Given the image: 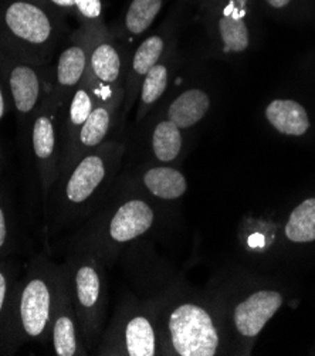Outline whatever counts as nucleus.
<instances>
[{
    "label": "nucleus",
    "instance_id": "f8f14e48",
    "mask_svg": "<svg viewBox=\"0 0 315 356\" xmlns=\"http://www.w3.org/2000/svg\"><path fill=\"white\" fill-rule=\"evenodd\" d=\"M90 57V33L79 27L70 35L63 50L58 53L54 76L51 79V92L57 101L64 105L73 91L83 81L88 67Z\"/></svg>",
    "mask_w": 315,
    "mask_h": 356
},
{
    "label": "nucleus",
    "instance_id": "b1692460",
    "mask_svg": "<svg viewBox=\"0 0 315 356\" xmlns=\"http://www.w3.org/2000/svg\"><path fill=\"white\" fill-rule=\"evenodd\" d=\"M64 16H73L90 34L110 30L104 19V0H46Z\"/></svg>",
    "mask_w": 315,
    "mask_h": 356
},
{
    "label": "nucleus",
    "instance_id": "4468645a",
    "mask_svg": "<svg viewBox=\"0 0 315 356\" xmlns=\"http://www.w3.org/2000/svg\"><path fill=\"white\" fill-rule=\"evenodd\" d=\"M117 111L118 110L114 108V106L95 104L94 110L91 111L88 120L86 121V124L83 125L77 136L73 149L70 151V154L61 161L58 182L86 154L98 148L99 145L104 144L105 140H107L114 127Z\"/></svg>",
    "mask_w": 315,
    "mask_h": 356
},
{
    "label": "nucleus",
    "instance_id": "412c9836",
    "mask_svg": "<svg viewBox=\"0 0 315 356\" xmlns=\"http://www.w3.org/2000/svg\"><path fill=\"white\" fill-rule=\"evenodd\" d=\"M169 0H127L115 31L120 38L136 39L147 33Z\"/></svg>",
    "mask_w": 315,
    "mask_h": 356
},
{
    "label": "nucleus",
    "instance_id": "c85d7f7f",
    "mask_svg": "<svg viewBox=\"0 0 315 356\" xmlns=\"http://www.w3.org/2000/svg\"><path fill=\"white\" fill-rule=\"evenodd\" d=\"M8 98H9V94H8L5 81H3L2 76H0V124H2V121L8 113Z\"/></svg>",
    "mask_w": 315,
    "mask_h": 356
},
{
    "label": "nucleus",
    "instance_id": "5701e85b",
    "mask_svg": "<svg viewBox=\"0 0 315 356\" xmlns=\"http://www.w3.org/2000/svg\"><path fill=\"white\" fill-rule=\"evenodd\" d=\"M143 184L147 191L162 200L181 199L188 191L185 175L170 165H156L144 170Z\"/></svg>",
    "mask_w": 315,
    "mask_h": 356
},
{
    "label": "nucleus",
    "instance_id": "1a4fd4ad",
    "mask_svg": "<svg viewBox=\"0 0 315 356\" xmlns=\"http://www.w3.org/2000/svg\"><path fill=\"white\" fill-rule=\"evenodd\" d=\"M210 39L222 54H241L252 44L250 0H213L200 9Z\"/></svg>",
    "mask_w": 315,
    "mask_h": 356
},
{
    "label": "nucleus",
    "instance_id": "20e7f679",
    "mask_svg": "<svg viewBox=\"0 0 315 356\" xmlns=\"http://www.w3.org/2000/svg\"><path fill=\"white\" fill-rule=\"evenodd\" d=\"M65 264L80 337L86 349L90 350L99 339L107 305L104 270L97 256L90 252L76 253Z\"/></svg>",
    "mask_w": 315,
    "mask_h": 356
},
{
    "label": "nucleus",
    "instance_id": "c756f323",
    "mask_svg": "<svg viewBox=\"0 0 315 356\" xmlns=\"http://www.w3.org/2000/svg\"><path fill=\"white\" fill-rule=\"evenodd\" d=\"M189 2H192V3H196V5L199 6V9H202V8H204L206 5L212 3L213 0H189Z\"/></svg>",
    "mask_w": 315,
    "mask_h": 356
},
{
    "label": "nucleus",
    "instance_id": "9d476101",
    "mask_svg": "<svg viewBox=\"0 0 315 356\" xmlns=\"http://www.w3.org/2000/svg\"><path fill=\"white\" fill-rule=\"evenodd\" d=\"M155 223V211L144 199H128L122 202L113 215L105 222L104 227L95 232L91 240L92 248H113L124 245L148 233ZM98 252V254L101 253Z\"/></svg>",
    "mask_w": 315,
    "mask_h": 356
},
{
    "label": "nucleus",
    "instance_id": "4be33fe9",
    "mask_svg": "<svg viewBox=\"0 0 315 356\" xmlns=\"http://www.w3.org/2000/svg\"><path fill=\"white\" fill-rule=\"evenodd\" d=\"M173 63H175V49L172 46L166 51V54L159 60V63L155 64L148 71V74L144 77L138 94V98H139L138 110H136L138 121H143L166 92Z\"/></svg>",
    "mask_w": 315,
    "mask_h": 356
},
{
    "label": "nucleus",
    "instance_id": "f257e3e1",
    "mask_svg": "<svg viewBox=\"0 0 315 356\" xmlns=\"http://www.w3.org/2000/svg\"><path fill=\"white\" fill-rule=\"evenodd\" d=\"M68 38L65 16L46 0H0V42L22 58L46 67Z\"/></svg>",
    "mask_w": 315,
    "mask_h": 356
},
{
    "label": "nucleus",
    "instance_id": "6e6552de",
    "mask_svg": "<svg viewBox=\"0 0 315 356\" xmlns=\"http://www.w3.org/2000/svg\"><path fill=\"white\" fill-rule=\"evenodd\" d=\"M61 104L51 90L30 124V142L45 197L58 182L63 155Z\"/></svg>",
    "mask_w": 315,
    "mask_h": 356
},
{
    "label": "nucleus",
    "instance_id": "0eeeda50",
    "mask_svg": "<svg viewBox=\"0 0 315 356\" xmlns=\"http://www.w3.org/2000/svg\"><path fill=\"white\" fill-rule=\"evenodd\" d=\"M127 65L111 30L90 34L88 67L83 81L95 104L120 108L125 99Z\"/></svg>",
    "mask_w": 315,
    "mask_h": 356
},
{
    "label": "nucleus",
    "instance_id": "393cba45",
    "mask_svg": "<svg viewBox=\"0 0 315 356\" xmlns=\"http://www.w3.org/2000/svg\"><path fill=\"white\" fill-rule=\"evenodd\" d=\"M184 131L168 118L159 120L151 132V151L155 159L169 165L178 161L184 151Z\"/></svg>",
    "mask_w": 315,
    "mask_h": 356
},
{
    "label": "nucleus",
    "instance_id": "cd10ccee",
    "mask_svg": "<svg viewBox=\"0 0 315 356\" xmlns=\"http://www.w3.org/2000/svg\"><path fill=\"white\" fill-rule=\"evenodd\" d=\"M9 250V220L5 210V204L0 196V259Z\"/></svg>",
    "mask_w": 315,
    "mask_h": 356
},
{
    "label": "nucleus",
    "instance_id": "f03ea898",
    "mask_svg": "<svg viewBox=\"0 0 315 356\" xmlns=\"http://www.w3.org/2000/svg\"><path fill=\"white\" fill-rule=\"evenodd\" d=\"M125 148L120 142L105 140L86 154L60 184V215L63 220L79 219L90 210L115 175Z\"/></svg>",
    "mask_w": 315,
    "mask_h": 356
},
{
    "label": "nucleus",
    "instance_id": "f3484780",
    "mask_svg": "<svg viewBox=\"0 0 315 356\" xmlns=\"http://www.w3.org/2000/svg\"><path fill=\"white\" fill-rule=\"evenodd\" d=\"M94 97L91 95L84 81L79 84V87L73 91L72 97L61 106V161L73 149L77 136L83 125L88 120L91 111L94 110Z\"/></svg>",
    "mask_w": 315,
    "mask_h": 356
},
{
    "label": "nucleus",
    "instance_id": "7ed1b4c3",
    "mask_svg": "<svg viewBox=\"0 0 315 356\" xmlns=\"http://www.w3.org/2000/svg\"><path fill=\"white\" fill-rule=\"evenodd\" d=\"M61 266L46 257L31 261L27 273L17 282L16 318L22 341L50 342L51 318L58 293Z\"/></svg>",
    "mask_w": 315,
    "mask_h": 356
},
{
    "label": "nucleus",
    "instance_id": "6ab92c4d",
    "mask_svg": "<svg viewBox=\"0 0 315 356\" xmlns=\"http://www.w3.org/2000/svg\"><path fill=\"white\" fill-rule=\"evenodd\" d=\"M264 117L278 134L284 136H304L311 121L307 110L296 99L277 98L267 104Z\"/></svg>",
    "mask_w": 315,
    "mask_h": 356
},
{
    "label": "nucleus",
    "instance_id": "39448f33",
    "mask_svg": "<svg viewBox=\"0 0 315 356\" xmlns=\"http://www.w3.org/2000/svg\"><path fill=\"white\" fill-rule=\"evenodd\" d=\"M169 350L179 356H215L220 345L213 316L200 304L184 301L173 305L165 316Z\"/></svg>",
    "mask_w": 315,
    "mask_h": 356
},
{
    "label": "nucleus",
    "instance_id": "a878e982",
    "mask_svg": "<svg viewBox=\"0 0 315 356\" xmlns=\"http://www.w3.org/2000/svg\"><path fill=\"white\" fill-rule=\"evenodd\" d=\"M284 232L293 243L315 241V197L305 199L291 211Z\"/></svg>",
    "mask_w": 315,
    "mask_h": 356
},
{
    "label": "nucleus",
    "instance_id": "aec40b11",
    "mask_svg": "<svg viewBox=\"0 0 315 356\" xmlns=\"http://www.w3.org/2000/svg\"><path fill=\"white\" fill-rule=\"evenodd\" d=\"M210 105L209 94L202 88H188L179 92L166 106L165 118L182 131L196 127L207 115Z\"/></svg>",
    "mask_w": 315,
    "mask_h": 356
},
{
    "label": "nucleus",
    "instance_id": "dca6fc26",
    "mask_svg": "<svg viewBox=\"0 0 315 356\" xmlns=\"http://www.w3.org/2000/svg\"><path fill=\"white\" fill-rule=\"evenodd\" d=\"M16 273L0 263V353H13L23 343L16 318Z\"/></svg>",
    "mask_w": 315,
    "mask_h": 356
},
{
    "label": "nucleus",
    "instance_id": "ddd939ff",
    "mask_svg": "<svg viewBox=\"0 0 315 356\" xmlns=\"http://www.w3.org/2000/svg\"><path fill=\"white\" fill-rule=\"evenodd\" d=\"M173 46V22L168 20L162 27L147 38L134 51L127 65L125 77V113L132 108V104L139 94V87L148 71L159 63L166 51Z\"/></svg>",
    "mask_w": 315,
    "mask_h": 356
},
{
    "label": "nucleus",
    "instance_id": "423d86ee",
    "mask_svg": "<svg viewBox=\"0 0 315 356\" xmlns=\"http://www.w3.org/2000/svg\"><path fill=\"white\" fill-rule=\"evenodd\" d=\"M0 76L5 81L19 125L30 127L51 90L46 67L22 58L0 42Z\"/></svg>",
    "mask_w": 315,
    "mask_h": 356
},
{
    "label": "nucleus",
    "instance_id": "9b49d317",
    "mask_svg": "<svg viewBox=\"0 0 315 356\" xmlns=\"http://www.w3.org/2000/svg\"><path fill=\"white\" fill-rule=\"evenodd\" d=\"M50 343L57 356H81L88 353L80 337L65 263L61 264L60 268L58 293L50 328Z\"/></svg>",
    "mask_w": 315,
    "mask_h": 356
},
{
    "label": "nucleus",
    "instance_id": "2eb2a0df",
    "mask_svg": "<svg viewBox=\"0 0 315 356\" xmlns=\"http://www.w3.org/2000/svg\"><path fill=\"white\" fill-rule=\"evenodd\" d=\"M283 301L282 293L274 290L253 293L234 307L233 324L236 331L244 338H256L275 312L282 308Z\"/></svg>",
    "mask_w": 315,
    "mask_h": 356
},
{
    "label": "nucleus",
    "instance_id": "bb28decb",
    "mask_svg": "<svg viewBox=\"0 0 315 356\" xmlns=\"http://www.w3.org/2000/svg\"><path fill=\"white\" fill-rule=\"evenodd\" d=\"M261 8L278 19H291L302 13L308 0H259Z\"/></svg>",
    "mask_w": 315,
    "mask_h": 356
},
{
    "label": "nucleus",
    "instance_id": "a211bd4d",
    "mask_svg": "<svg viewBox=\"0 0 315 356\" xmlns=\"http://www.w3.org/2000/svg\"><path fill=\"white\" fill-rule=\"evenodd\" d=\"M121 346L115 355L155 356L158 355V335L152 319L143 312L127 316L121 325Z\"/></svg>",
    "mask_w": 315,
    "mask_h": 356
}]
</instances>
